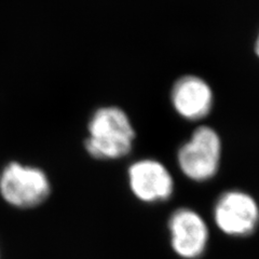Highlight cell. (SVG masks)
Returning a JSON list of instances; mask_svg holds the SVG:
<instances>
[{
  "instance_id": "obj_2",
  "label": "cell",
  "mask_w": 259,
  "mask_h": 259,
  "mask_svg": "<svg viewBox=\"0 0 259 259\" xmlns=\"http://www.w3.org/2000/svg\"><path fill=\"white\" fill-rule=\"evenodd\" d=\"M50 192V181L38 167L10 162L0 174V194L14 207L38 206L48 199Z\"/></svg>"
},
{
  "instance_id": "obj_3",
  "label": "cell",
  "mask_w": 259,
  "mask_h": 259,
  "mask_svg": "<svg viewBox=\"0 0 259 259\" xmlns=\"http://www.w3.org/2000/svg\"><path fill=\"white\" fill-rule=\"evenodd\" d=\"M222 156L221 137L214 128L202 125L194 130L190 140L177 152L178 166L188 178L204 182L218 171Z\"/></svg>"
},
{
  "instance_id": "obj_4",
  "label": "cell",
  "mask_w": 259,
  "mask_h": 259,
  "mask_svg": "<svg viewBox=\"0 0 259 259\" xmlns=\"http://www.w3.org/2000/svg\"><path fill=\"white\" fill-rule=\"evenodd\" d=\"M128 184L134 196L145 203L165 201L172 196L174 181L161 162L152 159L136 161L128 167Z\"/></svg>"
},
{
  "instance_id": "obj_8",
  "label": "cell",
  "mask_w": 259,
  "mask_h": 259,
  "mask_svg": "<svg viewBox=\"0 0 259 259\" xmlns=\"http://www.w3.org/2000/svg\"><path fill=\"white\" fill-rule=\"evenodd\" d=\"M255 52H256L257 56L259 58V34H258V36H257L256 42H255Z\"/></svg>"
},
{
  "instance_id": "obj_7",
  "label": "cell",
  "mask_w": 259,
  "mask_h": 259,
  "mask_svg": "<svg viewBox=\"0 0 259 259\" xmlns=\"http://www.w3.org/2000/svg\"><path fill=\"white\" fill-rule=\"evenodd\" d=\"M171 101L182 118L197 121L206 117L213 106V91L205 80L198 76H184L174 83Z\"/></svg>"
},
{
  "instance_id": "obj_5",
  "label": "cell",
  "mask_w": 259,
  "mask_h": 259,
  "mask_svg": "<svg viewBox=\"0 0 259 259\" xmlns=\"http://www.w3.org/2000/svg\"><path fill=\"white\" fill-rule=\"evenodd\" d=\"M259 221L255 200L242 191H228L218 200L215 207L217 226L230 236H245L254 231Z\"/></svg>"
},
{
  "instance_id": "obj_6",
  "label": "cell",
  "mask_w": 259,
  "mask_h": 259,
  "mask_svg": "<svg viewBox=\"0 0 259 259\" xmlns=\"http://www.w3.org/2000/svg\"><path fill=\"white\" fill-rule=\"evenodd\" d=\"M171 243L175 253L186 259H194L204 252L207 227L202 217L189 208H180L168 222Z\"/></svg>"
},
{
  "instance_id": "obj_1",
  "label": "cell",
  "mask_w": 259,
  "mask_h": 259,
  "mask_svg": "<svg viewBox=\"0 0 259 259\" xmlns=\"http://www.w3.org/2000/svg\"><path fill=\"white\" fill-rule=\"evenodd\" d=\"M88 128L85 149L95 159H120L132 150L135 140L134 127L126 113L119 107L97 109L91 117Z\"/></svg>"
}]
</instances>
